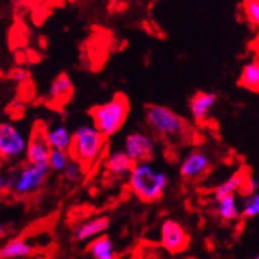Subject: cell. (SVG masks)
<instances>
[{"label":"cell","mask_w":259,"mask_h":259,"mask_svg":"<svg viewBox=\"0 0 259 259\" xmlns=\"http://www.w3.org/2000/svg\"><path fill=\"white\" fill-rule=\"evenodd\" d=\"M168 183V175L150 161L135 164L133 172L128 176L130 189L140 201L144 202H155L160 200L167 189Z\"/></svg>","instance_id":"cell-1"},{"label":"cell","mask_w":259,"mask_h":259,"mask_svg":"<svg viewBox=\"0 0 259 259\" xmlns=\"http://www.w3.org/2000/svg\"><path fill=\"white\" fill-rule=\"evenodd\" d=\"M144 119L157 137L165 140L185 139L188 131V124L183 116L175 113L174 110L163 105H150L144 110Z\"/></svg>","instance_id":"cell-2"},{"label":"cell","mask_w":259,"mask_h":259,"mask_svg":"<svg viewBox=\"0 0 259 259\" xmlns=\"http://www.w3.org/2000/svg\"><path fill=\"white\" fill-rule=\"evenodd\" d=\"M130 111L128 99L123 94H115L109 102L94 106L90 110L93 126L105 138L115 135L124 124Z\"/></svg>","instance_id":"cell-3"},{"label":"cell","mask_w":259,"mask_h":259,"mask_svg":"<svg viewBox=\"0 0 259 259\" xmlns=\"http://www.w3.org/2000/svg\"><path fill=\"white\" fill-rule=\"evenodd\" d=\"M106 138L93 124H82L73 131L70 155L74 160L89 165L98 160L103 151Z\"/></svg>","instance_id":"cell-4"},{"label":"cell","mask_w":259,"mask_h":259,"mask_svg":"<svg viewBox=\"0 0 259 259\" xmlns=\"http://www.w3.org/2000/svg\"><path fill=\"white\" fill-rule=\"evenodd\" d=\"M51 172L48 164L45 165H33L24 164L23 167L11 175V191L17 196H27L38 191L47 181Z\"/></svg>","instance_id":"cell-5"},{"label":"cell","mask_w":259,"mask_h":259,"mask_svg":"<svg viewBox=\"0 0 259 259\" xmlns=\"http://www.w3.org/2000/svg\"><path fill=\"white\" fill-rule=\"evenodd\" d=\"M28 138L16 124L0 122V156L4 161H14L25 156Z\"/></svg>","instance_id":"cell-6"},{"label":"cell","mask_w":259,"mask_h":259,"mask_svg":"<svg viewBox=\"0 0 259 259\" xmlns=\"http://www.w3.org/2000/svg\"><path fill=\"white\" fill-rule=\"evenodd\" d=\"M123 151L134 160V163H147L156 152V140L143 131L130 133L123 143Z\"/></svg>","instance_id":"cell-7"},{"label":"cell","mask_w":259,"mask_h":259,"mask_svg":"<svg viewBox=\"0 0 259 259\" xmlns=\"http://www.w3.org/2000/svg\"><path fill=\"white\" fill-rule=\"evenodd\" d=\"M191 237L176 220L168 219L160 226V245L170 254H179L187 250Z\"/></svg>","instance_id":"cell-8"},{"label":"cell","mask_w":259,"mask_h":259,"mask_svg":"<svg viewBox=\"0 0 259 259\" xmlns=\"http://www.w3.org/2000/svg\"><path fill=\"white\" fill-rule=\"evenodd\" d=\"M45 130H47V126H44L42 123L34 124L31 135L28 138L27 152H25V159L28 164H33V165L48 164L52 148L47 140Z\"/></svg>","instance_id":"cell-9"},{"label":"cell","mask_w":259,"mask_h":259,"mask_svg":"<svg viewBox=\"0 0 259 259\" xmlns=\"http://www.w3.org/2000/svg\"><path fill=\"white\" fill-rule=\"evenodd\" d=\"M210 167V159L208 154L201 150H192L187 156L183 159L180 164V176L185 180H196Z\"/></svg>","instance_id":"cell-10"},{"label":"cell","mask_w":259,"mask_h":259,"mask_svg":"<svg viewBox=\"0 0 259 259\" xmlns=\"http://www.w3.org/2000/svg\"><path fill=\"white\" fill-rule=\"evenodd\" d=\"M217 98V94L213 92H197L192 96L189 101V113L194 122L202 123L208 119Z\"/></svg>","instance_id":"cell-11"},{"label":"cell","mask_w":259,"mask_h":259,"mask_svg":"<svg viewBox=\"0 0 259 259\" xmlns=\"http://www.w3.org/2000/svg\"><path fill=\"white\" fill-rule=\"evenodd\" d=\"M110 228V219L107 215H98L94 219L86 220L85 222L79 224L73 232V237L75 241L83 242L89 239H96L97 237H101L106 233V230Z\"/></svg>","instance_id":"cell-12"},{"label":"cell","mask_w":259,"mask_h":259,"mask_svg":"<svg viewBox=\"0 0 259 259\" xmlns=\"http://www.w3.org/2000/svg\"><path fill=\"white\" fill-rule=\"evenodd\" d=\"M135 163L123 150H116L110 152L106 157L105 168L106 170L115 178H124L133 172Z\"/></svg>","instance_id":"cell-13"},{"label":"cell","mask_w":259,"mask_h":259,"mask_svg":"<svg viewBox=\"0 0 259 259\" xmlns=\"http://www.w3.org/2000/svg\"><path fill=\"white\" fill-rule=\"evenodd\" d=\"M45 135L52 150L70 151L73 143V133L62 123H53L47 127Z\"/></svg>","instance_id":"cell-14"},{"label":"cell","mask_w":259,"mask_h":259,"mask_svg":"<svg viewBox=\"0 0 259 259\" xmlns=\"http://www.w3.org/2000/svg\"><path fill=\"white\" fill-rule=\"evenodd\" d=\"M33 246L23 238H14L0 247V259H20L29 256Z\"/></svg>","instance_id":"cell-15"},{"label":"cell","mask_w":259,"mask_h":259,"mask_svg":"<svg viewBox=\"0 0 259 259\" xmlns=\"http://www.w3.org/2000/svg\"><path fill=\"white\" fill-rule=\"evenodd\" d=\"M73 93V82L68 74H58L49 86L48 96L56 102H66Z\"/></svg>","instance_id":"cell-16"},{"label":"cell","mask_w":259,"mask_h":259,"mask_svg":"<svg viewBox=\"0 0 259 259\" xmlns=\"http://www.w3.org/2000/svg\"><path fill=\"white\" fill-rule=\"evenodd\" d=\"M88 252L93 259H116L114 242L107 234L93 239L88 246Z\"/></svg>","instance_id":"cell-17"},{"label":"cell","mask_w":259,"mask_h":259,"mask_svg":"<svg viewBox=\"0 0 259 259\" xmlns=\"http://www.w3.org/2000/svg\"><path fill=\"white\" fill-rule=\"evenodd\" d=\"M215 202H217L215 205L217 214L224 221L233 222L241 217V208H239V202L235 197V194L219 198V200H215Z\"/></svg>","instance_id":"cell-18"},{"label":"cell","mask_w":259,"mask_h":259,"mask_svg":"<svg viewBox=\"0 0 259 259\" xmlns=\"http://www.w3.org/2000/svg\"><path fill=\"white\" fill-rule=\"evenodd\" d=\"M246 180H247V174L245 170H237L230 178L226 179L222 184L215 188L214 198L219 200V198L226 197V196H230V194H235L241 188L245 187Z\"/></svg>","instance_id":"cell-19"},{"label":"cell","mask_w":259,"mask_h":259,"mask_svg":"<svg viewBox=\"0 0 259 259\" xmlns=\"http://www.w3.org/2000/svg\"><path fill=\"white\" fill-rule=\"evenodd\" d=\"M238 83L245 89L259 93V60L243 65Z\"/></svg>","instance_id":"cell-20"},{"label":"cell","mask_w":259,"mask_h":259,"mask_svg":"<svg viewBox=\"0 0 259 259\" xmlns=\"http://www.w3.org/2000/svg\"><path fill=\"white\" fill-rule=\"evenodd\" d=\"M241 215L245 219H254L259 215V192L246 193L239 204Z\"/></svg>","instance_id":"cell-21"},{"label":"cell","mask_w":259,"mask_h":259,"mask_svg":"<svg viewBox=\"0 0 259 259\" xmlns=\"http://www.w3.org/2000/svg\"><path fill=\"white\" fill-rule=\"evenodd\" d=\"M72 159V155L68 151L52 150L51 155H49L48 165L51 168V170H55V172H65V169H66V167H68Z\"/></svg>","instance_id":"cell-22"},{"label":"cell","mask_w":259,"mask_h":259,"mask_svg":"<svg viewBox=\"0 0 259 259\" xmlns=\"http://www.w3.org/2000/svg\"><path fill=\"white\" fill-rule=\"evenodd\" d=\"M243 14L246 20L254 27L259 28V2L258 0H247L243 2Z\"/></svg>","instance_id":"cell-23"},{"label":"cell","mask_w":259,"mask_h":259,"mask_svg":"<svg viewBox=\"0 0 259 259\" xmlns=\"http://www.w3.org/2000/svg\"><path fill=\"white\" fill-rule=\"evenodd\" d=\"M83 174H85V165L79 163L78 160H74V159L70 160V163H69V165L64 172L65 178L68 179L69 181H72V183H77V181L81 180L83 178Z\"/></svg>","instance_id":"cell-24"},{"label":"cell","mask_w":259,"mask_h":259,"mask_svg":"<svg viewBox=\"0 0 259 259\" xmlns=\"http://www.w3.org/2000/svg\"><path fill=\"white\" fill-rule=\"evenodd\" d=\"M11 78L14 79L15 82H17V83H24V82H27L29 79V73L25 69H14L11 72Z\"/></svg>","instance_id":"cell-25"},{"label":"cell","mask_w":259,"mask_h":259,"mask_svg":"<svg viewBox=\"0 0 259 259\" xmlns=\"http://www.w3.org/2000/svg\"><path fill=\"white\" fill-rule=\"evenodd\" d=\"M245 188L247 193H256L259 191V180L254 176H247Z\"/></svg>","instance_id":"cell-26"},{"label":"cell","mask_w":259,"mask_h":259,"mask_svg":"<svg viewBox=\"0 0 259 259\" xmlns=\"http://www.w3.org/2000/svg\"><path fill=\"white\" fill-rule=\"evenodd\" d=\"M11 191V178L0 175V193Z\"/></svg>","instance_id":"cell-27"},{"label":"cell","mask_w":259,"mask_h":259,"mask_svg":"<svg viewBox=\"0 0 259 259\" xmlns=\"http://www.w3.org/2000/svg\"><path fill=\"white\" fill-rule=\"evenodd\" d=\"M6 235V229H4V225L0 222V238Z\"/></svg>","instance_id":"cell-28"},{"label":"cell","mask_w":259,"mask_h":259,"mask_svg":"<svg viewBox=\"0 0 259 259\" xmlns=\"http://www.w3.org/2000/svg\"><path fill=\"white\" fill-rule=\"evenodd\" d=\"M3 164H4V159L0 156V172H2V168H3Z\"/></svg>","instance_id":"cell-29"},{"label":"cell","mask_w":259,"mask_h":259,"mask_svg":"<svg viewBox=\"0 0 259 259\" xmlns=\"http://www.w3.org/2000/svg\"><path fill=\"white\" fill-rule=\"evenodd\" d=\"M255 259H259V255H256V256H255Z\"/></svg>","instance_id":"cell-30"},{"label":"cell","mask_w":259,"mask_h":259,"mask_svg":"<svg viewBox=\"0 0 259 259\" xmlns=\"http://www.w3.org/2000/svg\"><path fill=\"white\" fill-rule=\"evenodd\" d=\"M0 196H2V193H0Z\"/></svg>","instance_id":"cell-31"}]
</instances>
